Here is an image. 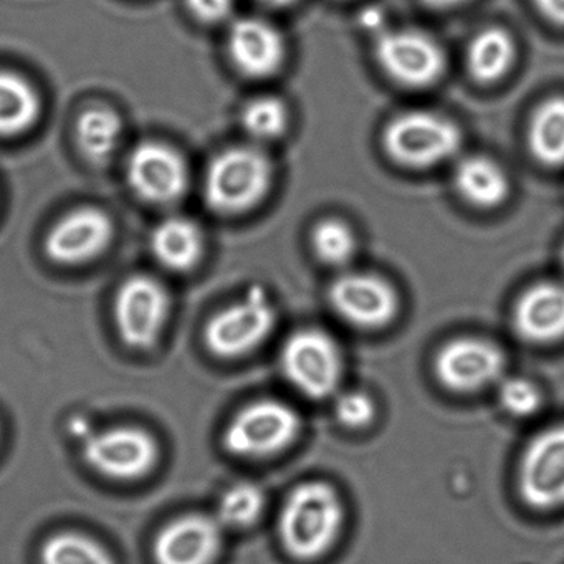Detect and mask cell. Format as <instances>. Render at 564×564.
<instances>
[{
    "mask_svg": "<svg viewBox=\"0 0 564 564\" xmlns=\"http://www.w3.org/2000/svg\"><path fill=\"white\" fill-rule=\"evenodd\" d=\"M343 527V505L326 484H303L286 498L280 514V536L296 560L325 554Z\"/></svg>",
    "mask_w": 564,
    "mask_h": 564,
    "instance_id": "6da1fadb",
    "label": "cell"
},
{
    "mask_svg": "<svg viewBox=\"0 0 564 564\" xmlns=\"http://www.w3.org/2000/svg\"><path fill=\"white\" fill-rule=\"evenodd\" d=\"M270 181L272 166L265 154L253 148H230L207 167L204 197L216 213H246L265 197Z\"/></svg>",
    "mask_w": 564,
    "mask_h": 564,
    "instance_id": "7a4b0ae2",
    "label": "cell"
},
{
    "mask_svg": "<svg viewBox=\"0 0 564 564\" xmlns=\"http://www.w3.org/2000/svg\"><path fill=\"white\" fill-rule=\"evenodd\" d=\"M382 143L395 163L431 167L455 156L462 137L458 128L441 115L409 111L388 124Z\"/></svg>",
    "mask_w": 564,
    "mask_h": 564,
    "instance_id": "3957f363",
    "label": "cell"
},
{
    "mask_svg": "<svg viewBox=\"0 0 564 564\" xmlns=\"http://www.w3.org/2000/svg\"><path fill=\"white\" fill-rule=\"evenodd\" d=\"M302 422L289 405L276 401H260L240 411L227 425L224 445L239 457L260 458L285 451Z\"/></svg>",
    "mask_w": 564,
    "mask_h": 564,
    "instance_id": "277c9868",
    "label": "cell"
},
{
    "mask_svg": "<svg viewBox=\"0 0 564 564\" xmlns=\"http://www.w3.org/2000/svg\"><path fill=\"white\" fill-rule=\"evenodd\" d=\"M275 308L265 290L253 286L240 302L217 313L206 328V345L220 358H237L256 349L275 325Z\"/></svg>",
    "mask_w": 564,
    "mask_h": 564,
    "instance_id": "5b68a950",
    "label": "cell"
},
{
    "mask_svg": "<svg viewBox=\"0 0 564 564\" xmlns=\"http://www.w3.org/2000/svg\"><path fill=\"white\" fill-rule=\"evenodd\" d=\"M282 368L303 394L325 399L338 388L343 359L333 338L316 329H303L283 346Z\"/></svg>",
    "mask_w": 564,
    "mask_h": 564,
    "instance_id": "8992f818",
    "label": "cell"
},
{
    "mask_svg": "<svg viewBox=\"0 0 564 564\" xmlns=\"http://www.w3.org/2000/svg\"><path fill=\"white\" fill-rule=\"evenodd\" d=\"M170 310V293L163 283L153 276H131L120 286L115 300V318L121 339L130 348H153L166 325Z\"/></svg>",
    "mask_w": 564,
    "mask_h": 564,
    "instance_id": "52a82bcc",
    "label": "cell"
},
{
    "mask_svg": "<svg viewBox=\"0 0 564 564\" xmlns=\"http://www.w3.org/2000/svg\"><path fill=\"white\" fill-rule=\"evenodd\" d=\"M84 457L98 474L117 480H137L156 465L158 445L141 429H108L85 437Z\"/></svg>",
    "mask_w": 564,
    "mask_h": 564,
    "instance_id": "ba28073f",
    "label": "cell"
},
{
    "mask_svg": "<svg viewBox=\"0 0 564 564\" xmlns=\"http://www.w3.org/2000/svg\"><path fill=\"white\" fill-rule=\"evenodd\" d=\"M131 189L153 204H171L186 194L189 171L186 161L173 148L156 141L138 144L127 163Z\"/></svg>",
    "mask_w": 564,
    "mask_h": 564,
    "instance_id": "9c48e42d",
    "label": "cell"
},
{
    "mask_svg": "<svg viewBox=\"0 0 564 564\" xmlns=\"http://www.w3.org/2000/svg\"><path fill=\"white\" fill-rule=\"evenodd\" d=\"M376 57L386 74L405 87H427L444 70V54L427 35L414 31H382Z\"/></svg>",
    "mask_w": 564,
    "mask_h": 564,
    "instance_id": "30bf717a",
    "label": "cell"
},
{
    "mask_svg": "<svg viewBox=\"0 0 564 564\" xmlns=\"http://www.w3.org/2000/svg\"><path fill=\"white\" fill-rule=\"evenodd\" d=\"M520 494L536 510L564 505V425L538 435L524 452Z\"/></svg>",
    "mask_w": 564,
    "mask_h": 564,
    "instance_id": "8fae6325",
    "label": "cell"
},
{
    "mask_svg": "<svg viewBox=\"0 0 564 564\" xmlns=\"http://www.w3.org/2000/svg\"><path fill=\"white\" fill-rule=\"evenodd\" d=\"M110 216L97 207H82L62 217L45 239V252L54 262L75 265L100 256L113 239Z\"/></svg>",
    "mask_w": 564,
    "mask_h": 564,
    "instance_id": "7c38bea8",
    "label": "cell"
},
{
    "mask_svg": "<svg viewBox=\"0 0 564 564\" xmlns=\"http://www.w3.org/2000/svg\"><path fill=\"white\" fill-rule=\"evenodd\" d=\"M503 368L500 349L474 338L448 343L435 359L438 381L455 392L480 391L497 381Z\"/></svg>",
    "mask_w": 564,
    "mask_h": 564,
    "instance_id": "4fadbf2b",
    "label": "cell"
},
{
    "mask_svg": "<svg viewBox=\"0 0 564 564\" xmlns=\"http://www.w3.org/2000/svg\"><path fill=\"white\" fill-rule=\"evenodd\" d=\"M329 302L339 316L361 328L388 325L398 312L399 300L384 280L366 273H348L332 285Z\"/></svg>",
    "mask_w": 564,
    "mask_h": 564,
    "instance_id": "5bb4252c",
    "label": "cell"
},
{
    "mask_svg": "<svg viewBox=\"0 0 564 564\" xmlns=\"http://www.w3.org/2000/svg\"><path fill=\"white\" fill-rule=\"evenodd\" d=\"M220 546L219 521L187 514L161 530L154 541V557L158 564H213Z\"/></svg>",
    "mask_w": 564,
    "mask_h": 564,
    "instance_id": "9a60e30c",
    "label": "cell"
},
{
    "mask_svg": "<svg viewBox=\"0 0 564 564\" xmlns=\"http://www.w3.org/2000/svg\"><path fill=\"white\" fill-rule=\"evenodd\" d=\"M229 54L237 70L247 77L275 74L283 62L282 35L260 19H240L229 32Z\"/></svg>",
    "mask_w": 564,
    "mask_h": 564,
    "instance_id": "2e32d148",
    "label": "cell"
},
{
    "mask_svg": "<svg viewBox=\"0 0 564 564\" xmlns=\"http://www.w3.org/2000/svg\"><path fill=\"white\" fill-rule=\"evenodd\" d=\"M514 329L531 343L564 338V286L540 283L528 290L514 308Z\"/></svg>",
    "mask_w": 564,
    "mask_h": 564,
    "instance_id": "e0dca14e",
    "label": "cell"
},
{
    "mask_svg": "<svg viewBox=\"0 0 564 564\" xmlns=\"http://www.w3.org/2000/svg\"><path fill=\"white\" fill-rule=\"evenodd\" d=\"M151 250L166 269L187 272L197 265L203 256V232L187 217H167L154 227Z\"/></svg>",
    "mask_w": 564,
    "mask_h": 564,
    "instance_id": "ac0fdd59",
    "label": "cell"
},
{
    "mask_svg": "<svg viewBox=\"0 0 564 564\" xmlns=\"http://www.w3.org/2000/svg\"><path fill=\"white\" fill-rule=\"evenodd\" d=\"M455 186L467 203L477 207H497L508 196L505 171L487 158H467L455 170Z\"/></svg>",
    "mask_w": 564,
    "mask_h": 564,
    "instance_id": "d6986e66",
    "label": "cell"
},
{
    "mask_svg": "<svg viewBox=\"0 0 564 564\" xmlns=\"http://www.w3.org/2000/svg\"><path fill=\"white\" fill-rule=\"evenodd\" d=\"M41 117V98L21 75L0 72V137L24 133Z\"/></svg>",
    "mask_w": 564,
    "mask_h": 564,
    "instance_id": "ffe728a7",
    "label": "cell"
},
{
    "mask_svg": "<svg viewBox=\"0 0 564 564\" xmlns=\"http://www.w3.org/2000/svg\"><path fill=\"white\" fill-rule=\"evenodd\" d=\"M120 115L107 107L88 108L77 121V143L84 156L91 163H105L120 143Z\"/></svg>",
    "mask_w": 564,
    "mask_h": 564,
    "instance_id": "44dd1931",
    "label": "cell"
},
{
    "mask_svg": "<svg viewBox=\"0 0 564 564\" xmlns=\"http://www.w3.org/2000/svg\"><path fill=\"white\" fill-rule=\"evenodd\" d=\"M531 153L546 166L564 164V98L544 101L531 118Z\"/></svg>",
    "mask_w": 564,
    "mask_h": 564,
    "instance_id": "7402d4cb",
    "label": "cell"
},
{
    "mask_svg": "<svg viewBox=\"0 0 564 564\" xmlns=\"http://www.w3.org/2000/svg\"><path fill=\"white\" fill-rule=\"evenodd\" d=\"M514 61V44L500 29L481 32L468 48V68L471 77L481 84L500 80Z\"/></svg>",
    "mask_w": 564,
    "mask_h": 564,
    "instance_id": "603a6c76",
    "label": "cell"
},
{
    "mask_svg": "<svg viewBox=\"0 0 564 564\" xmlns=\"http://www.w3.org/2000/svg\"><path fill=\"white\" fill-rule=\"evenodd\" d=\"M42 564H115L97 541L77 533L48 538L41 551Z\"/></svg>",
    "mask_w": 564,
    "mask_h": 564,
    "instance_id": "cb8c5ba5",
    "label": "cell"
},
{
    "mask_svg": "<svg viewBox=\"0 0 564 564\" xmlns=\"http://www.w3.org/2000/svg\"><path fill=\"white\" fill-rule=\"evenodd\" d=\"M265 507L263 491L253 484H236L224 491L217 507V521L220 527H252Z\"/></svg>",
    "mask_w": 564,
    "mask_h": 564,
    "instance_id": "d4e9b609",
    "label": "cell"
},
{
    "mask_svg": "<svg viewBox=\"0 0 564 564\" xmlns=\"http://www.w3.org/2000/svg\"><path fill=\"white\" fill-rule=\"evenodd\" d=\"M243 130L256 140L272 141L289 127V111L276 98H257L242 111Z\"/></svg>",
    "mask_w": 564,
    "mask_h": 564,
    "instance_id": "484cf974",
    "label": "cell"
},
{
    "mask_svg": "<svg viewBox=\"0 0 564 564\" xmlns=\"http://www.w3.org/2000/svg\"><path fill=\"white\" fill-rule=\"evenodd\" d=\"M313 249L329 265H345L356 250L352 230L341 220H325L313 232Z\"/></svg>",
    "mask_w": 564,
    "mask_h": 564,
    "instance_id": "4316f807",
    "label": "cell"
},
{
    "mask_svg": "<svg viewBox=\"0 0 564 564\" xmlns=\"http://www.w3.org/2000/svg\"><path fill=\"white\" fill-rule=\"evenodd\" d=\"M500 402L505 411L517 417H527L541 408V392L527 379H508L500 388Z\"/></svg>",
    "mask_w": 564,
    "mask_h": 564,
    "instance_id": "83f0119b",
    "label": "cell"
},
{
    "mask_svg": "<svg viewBox=\"0 0 564 564\" xmlns=\"http://www.w3.org/2000/svg\"><path fill=\"white\" fill-rule=\"evenodd\" d=\"M375 402L365 392H346L336 402V415L346 427H365L375 419Z\"/></svg>",
    "mask_w": 564,
    "mask_h": 564,
    "instance_id": "f1b7e54d",
    "label": "cell"
},
{
    "mask_svg": "<svg viewBox=\"0 0 564 564\" xmlns=\"http://www.w3.org/2000/svg\"><path fill=\"white\" fill-rule=\"evenodd\" d=\"M187 9L204 24H219L232 14L234 0H186Z\"/></svg>",
    "mask_w": 564,
    "mask_h": 564,
    "instance_id": "f546056e",
    "label": "cell"
},
{
    "mask_svg": "<svg viewBox=\"0 0 564 564\" xmlns=\"http://www.w3.org/2000/svg\"><path fill=\"white\" fill-rule=\"evenodd\" d=\"M540 11L557 25H564V0H534Z\"/></svg>",
    "mask_w": 564,
    "mask_h": 564,
    "instance_id": "4dcf8cb0",
    "label": "cell"
},
{
    "mask_svg": "<svg viewBox=\"0 0 564 564\" xmlns=\"http://www.w3.org/2000/svg\"><path fill=\"white\" fill-rule=\"evenodd\" d=\"M362 24L369 29V31H376V29L381 28L382 25V14L379 9H369L362 14L361 18Z\"/></svg>",
    "mask_w": 564,
    "mask_h": 564,
    "instance_id": "1f68e13d",
    "label": "cell"
},
{
    "mask_svg": "<svg viewBox=\"0 0 564 564\" xmlns=\"http://www.w3.org/2000/svg\"><path fill=\"white\" fill-rule=\"evenodd\" d=\"M429 8L434 9H448L454 8V6L462 4L465 0H422Z\"/></svg>",
    "mask_w": 564,
    "mask_h": 564,
    "instance_id": "d6a6232c",
    "label": "cell"
},
{
    "mask_svg": "<svg viewBox=\"0 0 564 564\" xmlns=\"http://www.w3.org/2000/svg\"><path fill=\"white\" fill-rule=\"evenodd\" d=\"M259 2L270 6V8H285V6L292 4L295 0H259Z\"/></svg>",
    "mask_w": 564,
    "mask_h": 564,
    "instance_id": "836d02e7",
    "label": "cell"
},
{
    "mask_svg": "<svg viewBox=\"0 0 564 564\" xmlns=\"http://www.w3.org/2000/svg\"><path fill=\"white\" fill-rule=\"evenodd\" d=\"M563 262H564V250H563Z\"/></svg>",
    "mask_w": 564,
    "mask_h": 564,
    "instance_id": "e575fe53",
    "label": "cell"
}]
</instances>
